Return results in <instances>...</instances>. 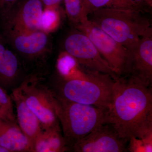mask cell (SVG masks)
<instances>
[{"label":"cell","mask_w":152,"mask_h":152,"mask_svg":"<svg viewBox=\"0 0 152 152\" xmlns=\"http://www.w3.org/2000/svg\"><path fill=\"white\" fill-rule=\"evenodd\" d=\"M107 123L123 138L152 134V92L148 87L121 77L115 81Z\"/></svg>","instance_id":"1"},{"label":"cell","mask_w":152,"mask_h":152,"mask_svg":"<svg viewBox=\"0 0 152 152\" xmlns=\"http://www.w3.org/2000/svg\"><path fill=\"white\" fill-rule=\"evenodd\" d=\"M88 19L126 49L138 42L151 26L143 12L134 10L101 9L89 14Z\"/></svg>","instance_id":"2"},{"label":"cell","mask_w":152,"mask_h":152,"mask_svg":"<svg viewBox=\"0 0 152 152\" xmlns=\"http://www.w3.org/2000/svg\"><path fill=\"white\" fill-rule=\"evenodd\" d=\"M56 95L57 114L69 150L99 126L107 123V109L75 102Z\"/></svg>","instance_id":"3"},{"label":"cell","mask_w":152,"mask_h":152,"mask_svg":"<svg viewBox=\"0 0 152 152\" xmlns=\"http://www.w3.org/2000/svg\"><path fill=\"white\" fill-rule=\"evenodd\" d=\"M59 86L61 97L78 103L109 110L111 105L115 81L103 74L90 80H64Z\"/></svg>","instance_id":"4"},{"label":"cell","mask_w":152,"mask_h":152,"mask_svg":"<svg viewBox=\"0 0 152 152\" xmlns=\"http://www.w3.org/2000/svg\"><path fill=\"white\" fill-rule=\"evenodd\" d=\"M20 88L25 102L37 117L42 130L61 129L56 94L35 80L25 81Z\"/></svg>","instance_id":"5"},{"label":"cell","mask_w":152,"mask_h":152,"mask_svg":"<svg viewBox=\"0 0 152 152\" xmlns=\"http://www.w3.org/2000/svg\"><path fill=\"white\" fill-rule=\"evenodd\" d=\"M123 77L148 87L152 82V29L148 28L135 45L127 49Z\"/></svg>","instance_id":"6"},{"label":"cell","mask_w":152,"mask_h":152,"mask_svg":"<svg viewBox=\"0 0 152 152\" xmlns=\"http://www.w3.org/2000/svg\"><path fill=\"white\" fill-rule=\"evenodd\" d=\"M91 41L103 58L120 77L124 75L127 49L87 19L76 27Z\"/></svg>","instance_id":"7"},{"label":"cell","mask_w":152,"mask_h":152,"mask_svg":"<svg viewBox=\"0 0 152 152\" xmlns=\"http://www.w3.org/2000/svg\"><path fill=\"white\" fill-rule=\"evenodd\" d=\"M64 48L67 53L87 69L109 75L115 80L120 77L102 56L89 38L79 30L68 36L65 41Z\"/></svg>","instance_id":"8"},{"label":"cell","mask_w":152,"mask_h":152,"mask_svg":"<svg viewBox=\"0 0 152 152\" xmlns=\"http://www.w3.org/2000/svg\"><path fill=\"white\" fill-rule=\"evenodd\" d=\"M44 6L41 0H21L1 17L4 32L31 33L41 29Z\"/></svg>","instance_id":"9"},{"label":"cell","mask_w":152,"mask_h":152,"mask_svg":"<svg viewBox=\"0 0 152 152\" xmlns=\"http://www.w3.org/2000/svg\"><path fill=\"white\" fill-rule=\"evenodd\" d=\"M128 140L122 138L109 123L100 125L77 142L72 148L77 152H122Z\"/></svg>","instance_id":"10"},{"label":"cell","mask_w":152,"mask_h":152,"mask_svg":"<svg viewBox=\"0 0 152 152\" xmlns=\"http://www.w3.org/2000/svg\"><path fill=\"white\" fill-rule=\"evenodd\" d=\"M2 35L17 51L26 56L42 54L48 47V33L42 30L26 33L8 32Z\"/></svg>","instance_id":"11"},{"label":"cell","mask_w":152,"mask_h":152,"mask_svg":"<svg viewBox=\"0 0 152 152\" xmlns=\"http://www.w3.org/2000/svg\"><path fill=\"white\" fill-rule=\"evenodd\" d=\"M12 97L15 104L18 125L34 146L42 130L39 121L25 102L20 87L14 90Z\"/></svg>","instance_id":"12"},{"label":"cell","mask_w":152,"mask_h":152,"mask_svg":"<svg viewBox=\"0 0 152 152\" xmlns=\"http://www.w3.org/2000/svg\"><path fill=\"white\" fill-rule=\"evenodd\" d=\"M0 145L10 152H34L31 142L18 123L6 121L0 124Z\"/></svg>","instance_id":"13"},{"label":"cell","mask_w":152,"mask_h":152,"mask_svg":"<svg viewBox=\"0 0 152 152\" xmlns=\"http://www.w3.org/2000/svg\"><path fill=\"white\" fill-rule=\"evenodd\" d=\"M69 151L61 129L42 130L34 145V152H63Z\"/></svg>","instance_id":"14"},{"label":"cell","mask_w":152,"mask_h":152,"mask_svg":"<svg viewBox=\"0 0 152 152\" xmlns=\"http://www.w3.org/2000/svg\"><path fill=\"white\" fill-rule=\"evenodd\" d=\"M8 44L4 37L0 34V78L10 82L18 75L19 62Z\"/></svg>","instance_id":"15"},{"label":"cell","mask_w":152,"mask_h":152,"mask_svg":"<svg viewBox=\"0 0 152 152\" xmlns=\"http://www.w3.org/2000/svg\"><path fill=\"white\" fill-rule=\"evenodd\" d=\"M59 73L64 80L83 79L87 75V69L65 52L60 55L57 62Z\"/></svg>","instance_id":"16"},{"label":"cell","mask_w":152,"mask_h":152,"mask_svg":"<svg viewBox=\"0 0 152 152\" xmlns=\"http://www.w3.org/2000/svg\"><path fill=\"white\" fill-rule=\"evenodd\" d=\"M83 2L87 15L103 8H116L140 11L141 7L129 0H85Z\"/></svg>","instance_id":"17"},{"label":"cell","mask_w":152,"mask_h":152,"mask_svg":"<svg viewBox=\"0 0 152 152\" xmlns=\"http://www.w3.org/2000/svg\"><path fill=\"white\" fill-rule=\"evenodd\" d=\"M64 2L67 15L75 27L88 19L82 0H64Z\"/></svg>","instance_id":"18"},{"label":"cell","mask_w":152,"mask_h":152,"mask_svg":"<svg viewBox=\"0 0 152 152\" xmlns=\"http://www.w3.org/2000/svg\"><path fill=\"white\" fill-rule=\"evenodd\" d=\"M59 21V15L56 9H45L41 17V29L48 33L57 27Z\"/></svg>","instance_id":"19"},{"label":"cell","mask_w":152,"mask_h":152,"mask_svg":"<svg viewBox=\"0 0 152 152\" xmlns=\"http://www.w3.org/2000/svg\"><path fill=\"white\" fill-rule=\"evenodd\" d=\"M127 150L131 152H152V143L136 137L129 139Z\"/></svg>","instance_id":"20"},{"label":"cell","mask_w":152,"mask_h":152,"mask_svg":"<svg viewBox=\"0 0 152 152\" xmlns=\"http://www.w3.org/2000/svg\"><path fill=\"white\" fill-rule=\"evenodd\" d=\"M21 0H0V16L10 10Z\"/></svg>","instance_id":"21"},{"label":"cell","mask_w":152,"mask_h":152,"mask_svg":"<svg viewBox=\"0 0 152 152\" xmlns=\"http://www.w3.org/2000/svg\"><path fill=\"white\" fill-rule=\"evenodd\" d=\"M45 9H56L62 0H41Z\"/></svg>","instance_id":"22"},{"label":"cell","mask_w":152,"mask_h":152,"mask_svg":"<svg viewBox=\"0 0 152 152\" xmlns=\"http://www.w3.org/2000/svg\"><path fill=\"white\" fill-rule=\"evenodd\" d=\"M129 1L140 5L142 6V4H145L147 5L150 6V7L152 6V0H129Z\"/></svg>","instance_id":"23"},{"label":"cell","mask_w":152,"mask_h":152,"mask_svg":"<svg viewBox=\"0 0 152 152\" xmlns=\"http://www.w3.org/2000/svg\"><path fill=\"white\" fill-rule=\"evenodd\" d=\"M10 151L0 145V152H9Z\"/></svg>","instance_id":"24"}]
</instances>
